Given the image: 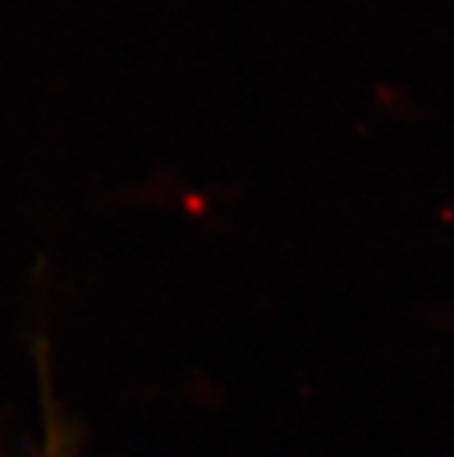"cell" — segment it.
I'll return each instance as SVG.
<instances>
[{
  "label": "cell",
  "mask_w": 454,
  "mask_h": 457,
  "mask_svg": "<svg viewBox=\"0 0 454 457\" xmlns=\"http://www.w3.org/2000/svg\"><path fill=\"white\" fill-rule=\"evenodd\" d=\"M45 436L38 443L33 457H77V440L71 434L69 422L62 420V413L56 411V402L51 393H45Z\"/></svg>",
  "instance_id": "obj_1"
}]
</instances>
